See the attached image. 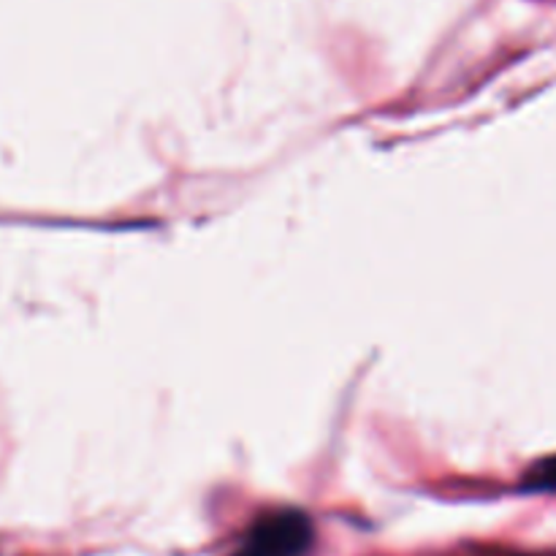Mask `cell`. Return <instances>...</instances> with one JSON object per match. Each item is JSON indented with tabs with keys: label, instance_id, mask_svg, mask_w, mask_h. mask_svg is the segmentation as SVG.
<instances>
[{
	"label": "cell",
	"instance_id": "3",
	"mask_svg": "<svg viewBox=\"0 0 556 556\" xmlns=\"http://www.w3.org/2000/svg\"><path fill=\"white\" fill-rule=\"evenodd\" d=\"M237 556H258L255 552H250V548H244V552H239Z\"/></svg>",
	"mask_w": 556,
	"mask_h": 556
},
{
	"label": "cell",
	"instance_id": "2",
	"mask_svg": "<svg viewBox=\"0 0 556 556\" xmlns=\"http://www.w3.org/2000/svg\"><path fill=\"white\" fill-rule=\"evenodd\" d=\"M527 489H532V492H552V489H556V454L541 459L527 472Z\"/></svg>",
	"mask_w": 556,
	"mask_h": 556
},
{
	"label": "cell",
	"instance_id": "1",
	"mask_svg": "<svg viewBox=\"0 0 556 556\" xmlns=\"http://www.w3.org/2000/svg\"><path fill=\"white\" fill-rule=\"evenodd\" d=\"M313 543V525L299 510H275L255 521L248 546L258 556H302Z\"/></svg>",
	"mask_w": 556,
	"mask_h": 556
}]
</instances>
